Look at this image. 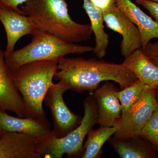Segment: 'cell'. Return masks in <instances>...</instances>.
I'll list each match as a JSON object with an SVG mask.
<instances>
[{
    "mask_svg": "<svg viewBox=\"0 0 158 158\" xmlns=\"http://www.w3.org/2000/svg\"><path fill=\"white\" fill-rule=\"evenodd\" d=\"M0 124L4 131L21 133L34 138H42L52 134L47 118L15 117L0 111Z\"/></svg>",
    "mask_w": 158,
    "mask_h": 158,
    "instance_id": "obj_13",
    "label": "cell"
},
{
    "mask_svg": "<svg viewBox=\"0 0 158 158\" xmlns=\"http://www.w3.org/2000/svg\"><path fill=\"white\" fill-rule=\"evenodd\" d=\"M58 69L56 61L44 60L26 63L11 71L13 83L23 100L27 117L47 119L43 103Z\"/></svg>",
    "mask_w": 158,
    "mask_h": 158,
    "instance_id": "obj_3",
    "label": "cell"
},
{
    "mask_svg": "<svg viewBox=\"0 0 158 158\" xmlns=\"http://www.w3.org/2000/svg\"><path fill=\"white\" fill-rule=\"evenodd\" d=\"M156 90V96L158 102V87L155 88Z\"/></svg>",
    "mask_w": 158,
    "mask_h": 158,
    "instance_id": "obj_27",
    "label": "cell"
},
{
    "mask_svg": "<svg viewBox=\"0 0 158 158\" xmlns=\"http://www.w3.org/2000/svg\"><path fill=\"white\" fill-rule=\"evenodd\" d=\"M158 109L155 88H148L141 99L122 113L113 126L117 130L114 138H127L140 135L141 131Z\"/></svg>",
    "mask_w": 158,
    "mask_h": 158,
    "instance_id": "obj_6",
    "label": "cell"
},
{
    "mask_svg": "<svg viewBox=\"0 0 158 158\" xmlns=\"http://www.w3.org/2000/svg\"><path fill=\"white\" fill-rule=\"evenodd\" d=\"M139 136L148 141L158 139V109L152 114Z\"/></svg>",
    "mask_w": 158,
    "mask_h": 158,
    "instance_id": "obj_20",
    "label": "cell"
},
{
    "mask_svg": "<svg viewBox=\"0 0 158 158\" xmlns=\"http://www.w3.org/2000/svg\"><path fill=\"white\" fill-rule=\"evenodd\" d=\"M137 4L141 5L149 12L155 20L158 23V3L148 0H136Z\"/></svg>",
    "mask_w": 158,
    "mask_h": 158,
    "instance_id": "obj_21",
    "label": "cell"
},
{
    "mask_svg": "<svg viewBox=\"0 0 158 158\" xmlns=\"http://www.w3.org/2000/svg\"><path fill=\"white\" fill-rule=\"evenodd\" d=\"M84 116L80 124L67 135L58 138L52 134L45 143L44 158H61L63 155H76L83 148V142L93 127L98 123V113L96 101L93 96L84 101Z\"/></svg>",
    "mask_w": 158,
    "mask_h": 158,
    "instance_id": "obj_5",
    "label": "cell"
},
{
    "mask_svg": "<svg viewBox=\"0 0 158 158\" xmlns=\"http://www.w3.org/2000/svg\"><path fill=\"white\" fill-rule=\"evenodd\" d=\"M50 135L34 138L2 130L0 134V158H44L45 142Z\"/></svg>",
    "mask_w": 158,
    "mask_h": 158,
    "instance_id": "obj_7",
    "label": "cell"
},
{
    "mask_svg": "<svg viewBox=\"0 0 158 158\" xmlns=\"http://www.w3.org/2000/svg\"><path fill=\"white\" fill-rule=\"evenodd\" d=\"M91 3L102 12L116 6V0H89Z\"/></svg>",
    "mask_w": 158,
    "mask_h": 158,
    "instance_id": "obj_22",
    "label": "cell"
},
{
    "mask_svg": "<svg viewBox=\"0 0 158 158\" xmlns=\"http://www.w3.org/2000/svg\"><path fill=\"white\" fill-rule=\"evenodd\" d=\"M104 21L108 28L121 35L122 56L127 58L136 50L141 49V35L137 27L117 6L102 12Z\"/></svg>",
    "mask_w": 158,
    "mask_h": 158,
    "instance_id": "obj_9",
    "label": "cell"
},
{
    "mask_svg": "<svg viewBox=\"0 0 158 158\" xmlns=\"http://www.w3.org/2000/svg\"><path fill=\"white\" fill-rule=\"evenodd\" d=\"M66 89L58 84H54L49 89L44 101L50 111L53 129L52 135L60 138L67 135L81 121V117L73 113L65 104L63 94Z\"/></svg>",
    "mask_w": 158,
    "mask_h": 158,
    "instance_id": "obj_8",
    "label": "cell"
},
{
    "mask_svg": "<svg viewBox=\"0 0 158 158\" xmlns=\"http://www.w3.org/2000/svg\"><path fill=\"white\" fill-rule=\"evenodd\" d=\"M151 143H152L153 144L154 146L156 148L158 149V139H153V140H151L149 141Z\"/></svg>",
    "mask_w": 158,
    "mask_h": 158,
    "instance_id": "obj_25",
    "label": "cell"
},
{
    "mask_svg": "<svg viewBox=\"0 0 158 158\" xmlns=\"http://www.w3.org/2000/svg\"><path fill=\"white\" fill-rule=\"evenodd\" d=\"M116 6L139 29L141 49L153 38H158V23L142 11L131 0H116Z\"/></svg>",
    "mask_w": 158,
    "mask_h": 158,
    "instance_id": "obj_14",
    "label": "cell"
},
{
    "mask_svg": "<svg viewBox=\"0 0 158 158\" xmlns=\"http://www.w3.org/2000/svg\"><path fill=\"white\" fill-rule=\"evenodd\" d=\"M144 55L149 59L158 56V42L148 44L145 48L142 50Z\"/></svg>",
    "mask_w": 158,
    "mask_h": 158,
    "instance_id": "obj_23",
    "label": "cell"
},
{
    "mask_svg": "<svg viewBox=\"0 0 158 158\" xmlns=\"http://www.w3.org/2000/svg\"><path fill=\"white\" fill-rule=\"evenodd\" d=\"M113 139L111 144L120 158H158L153 144L141 136Z\"/></svg>",
    "mask_w": 158,
    "mask_h": 158,
    "instance_id": "obj_16",
    "label": "cell"
},
{
    "mask_svg": "<svg viewBox=\"0 0 158 158\" xmlns=\"http://www.w3.org/2000/svg\"><path fill=\"white\" fill-rule=\"evenodd\" d=\"M2 127H1V124H0V134L2 133Z\"/></svg>",
    "mask_w": 158,
    "mask_h": 158,
    "instance_id": "obj_29",
    "label": "cell"
},
{
    "mask_svg": "<svg viewBox=\"0 0 158 158\" xmlns=\"http://www.w3.org/2000/svg\"><path fill=\"white\" fill-rule=\"evenodd\" d=\"M118 90L109 81L94 90L93 97L98 106V123L100 127H113L120 117L122 106L115 94Z\"/></svg>",
    "mask_w": 158,
    "mask_h": 158,
    "instance_id": "obj_12",
    "label": "cell"
},
{
    "mask_svg": "<svg viewBox=\"0 0 158 158\" xmlns=\"http://www.w3.org/2000/svg\"><path fill=\"white\" fill-rule=\"evenodd\" d=\"M28 0H0V2L10 6L15 10L21 11V10L19 9V6L24 4Z\"/></svg>",
    "mask_w": 158,
    "mask_h": 158,
    "instance_id": "obj_24",
    "label": "cell"
},
{
    "mask_svg": "<svg viewBox=\"0 0 158 158\" xmlns=\"http://www.w3.org/2000/svg\"><path fill=\"white\" fill-rule=\"evenodd\" d=\"M117 130L115 126L100 127L98 129L90 130L87 135L88 138L85 145V152L82 158L97 157L103 144L114 135Z\"/></svg>",
    "mask_w": 158,
    "mask_h": 158,
    "instance_id": "obj_18",
    "label": "cell"
},
{
    "mask_svg": "<svg viewBox=\"0 0 158 158\" xmlns=\"http://www.w3.org/2000/svg\"><path fill=\"white\" fill-rule=\"evenodd\" d=\"M148 1H151V2H155L158 3V0H148Z\"/></svg>",
    "mask_w": 158,
    "mask_h": 158,
    "instance_id": "obj_28",
    "label": "cell"
},
{
    "mask_svg": "<svg viewBox=\"0 0 158 158\" xmlns=\"http://www.w3.org/2000/svg\"><path fill=\"white\" fill-rule=\"evenodd\" d=\"M54 77L66 90L93 92L102 81H113L120 89L128 87L138 79L123 64L93 58H63L58 61Z\"/></svg>",
    "mask_w": 158,
    "mask_h": 158,
    "instance_id": "obj_1",
    "label": "cell"
},
{
    "mask_svg": "<svg viewBox=\"0 0 158 158\" xmlns=\"http://www.w3.org/2000/svg\"><path fill=\"white\" fill-rule=\"evenodd\" d=\"M0 111H10L18 117H27L22 97L12 80L6 62L5 52L0 48Z\"/></svg>",
    "mask_w": 158,
    "mask_h": 158,
    "instance_id": "obj_11",
    "label": "cell"
},
{
    "mask_svg": "<svg viewBox=\"0 0 158 158\" xmlns=\"http://www.w3.org/2000/svg\"><path fill=\"white\" fill-rule=\"evenodd\" d=\"M122 64L144 85L150 88L158 87V66L144 55L141 49L125 58Z\"/></svg>",
    "mask_w": 158,
    "mask_h": 158,
    "instance_id": "obj_15",
    "label": "cell"
},
{
    "mask_svg": "<svg viewBox=\"0 0 158 158\" xmlns=\"http://www.w3.org/2000/svg\"><path fill=\"white\" fill-rule=\"evenodd\" d=\"M0 21L2 24L7 36L5 57L14 51L19 40L25 35H33L39 31L38 27L23 11L15 10L0 2Z\"/></svg>",
    "mask_w": 158,
    "mask_h": 158,
    "instance_id": "obj_10",
    "label": "cell"
},
{
    "mask_svg": "<svg viewBox=\"0 0 158 158\" xmlns=\"http://www.w3.org/2000/svg\"><path fill=\"white\" fill-rule=\"evenodd\" d=\"M33 36L28 44L13 51L6 57V64L11 71L29 62L44 60L58 62L69 54H82L94 50L92 47L64 42L40 30Z\"/></svg>",
    "mask_w": 158,
    "mask_h": 158,
    "instance_id": "obj_4",
    "label": "cell"
},
{
    "mask_svg": "<svg viewBox=\"0 0 158 158\" xmlns=\"http://www.w3.org/2000/svg\"><path fill=\"white\" fill-rule=\"evenodd\" d=\"M21 10L39 30L64 42L77 44L86 41L93 34L90 24L79 23L72 19L65 0H28Z\"/></svg>",
    "mask_w": 158,
    "mask_h": 158,
    "instance_id": "obj_2",
    "label": "cell"
},
{
    "mask_svg": "<svg viewBox=\"0 0 158 158\" xmlns=\"http://www.w3.org/2000/svg\"><path fill=\"white\" fill-rule=\"evenodd\" d=\"M150 59L151 61L153 63H154L155 65H157L158 66V56L151 58Z\"/></svg>",
    "mask_w": 158,
    "mask_h": 158,
    "instance_id": "obj_26",
    "label": "cell"
},
{
    "mask_svg": "<svg viewBox=\"0 0 158 158\" xmlns=\"http://www.w3.org/2000/svg\"><path fill=\"white\" fill-rule=\"evenodd\" d=\"M83 1V7L90 19V25L95 36V45L93 52L99 59H101L106 55L110 44L109 35L104 30L103 13L89 0Z\"/></svg>",
    "mask_w": 158,
    "mask_h": 158,
    "instance_id": "obj_17",
    "label": "cell"
},
{
    "mask_svg": "<svg viewBox=\"0 0 158 158\" xmlns=\"http://www.w3.org/2000/svg\"><path fill=\"white\" fill-rule=\"evenodd\" d=\"M148 87L139 80L128 87L116 90L115 94L122 106V113L127 111L141 99Z\"/></svg>",
    "mask_w": 158,
    "mask_h": 158,
    "instance_id": "obj_19",
    "label": "cell"
}]
</instances>
